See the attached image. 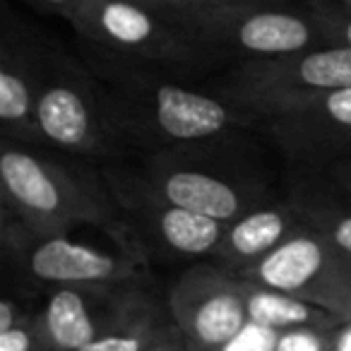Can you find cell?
Wrapping results in <instances>:
<instances>
[{
	"mask_svg": "<svg viewBox=\"0 0 351 351\" xmlns=\"http://www.w3.org/2000/svg\"><path fill=\"white\" fill-rule=\"evenodd\" d=\"M89 68L106 92L118 135L142 154L221 140L258 123L236 99L191 87L178 75L104 63Z\"/></svg>",
	"mask_w": 351,
	"mask_h": 351,
	"instance_id": "1",
	"label": "cell"
},
{
	"mask_svg": "<svg viewBox=\"0 0 351 351\" xmlns=\"http://www.w3.org/2000/svg\"><path fill=\"white\" fill-rule=\"evenodd\" d=\"M0 202L20 215L39 236L70 234L80 226L106 231L121 250L147 260L108 183L94 173L39 152V147L3 140Z\"/></svg>",
	"mask_w": 351,
	"mask_h": 351,
	"instance_id": "2",
	"label": "cell"
},
{
	"mask_svg": "<svg viewBox=\"0 0 351 351\" xmlns=\"http://www.w3.org/2000/svg\"><path fill=\"white\" fill-rule=\"evenodd\" d=\"M226 140L147 152L132 173L161 200L231 224L245 212L272 202V195L267 181L239 152H231Z\"/></svg>",
	"mask_w": 351,
	"mask_h": 351,
	"instance_id": "3",
	"label": "cell"
},
{
	"mask_svg": "<svg viewBox=\"0 0 351 351\" xmlns=\"http://www.w3.org/2000/svg\"><path fill=\"white\" fill-rule=\"evenodd\" d=\"M68 22L92 53V63L181 77L219 60L191 32L135 0H82Z\"/></svg>",
	"mask_w": 351,
	"mask_h": 351,
	"instance_id": "4",
	"label": "cell"
},
{
	"mask_svg": "<svg viewBox=\"0 0 351 351\" xmlns=\"http://www.w3.org/2000/svg\"><path fill=\"white\" fill-rule=\"evenodd\" d=\"M36 125L46 147L70 156L113 161L128 152L94 70L53 39H44Z\"/></svg>",
	"mask_w": 351,
	"mask_h": 351,
	"instance_id": "5",
	"label": "cell"
},
{
	"mask_svg": "<svg viewBox=\"0 0 351 351\" xmlns=\"http://www.w3.org/2000/svg\"><path fill=\"white\" fill-rule=\"evenodd\" d=\"M207 51L241 60L279 58L330 46L308 8L296 10L289 0L279 3H219L210 8L193 32Z\"/></svg>",
	"mask_w": 351,
	"mask_h": 351,
	"instance_id": "6",
	"label": "cell"
},
{
	"mask_svg": "<svg viewBox=\"0 0 351 351\" xmlns=\"http://www.w3.org/2000/svg\"><path fill=\"white\" fill-rule=\"evenodd\" d=\"M287 159L315 169L351 156V87L243 99Z\"/></svg>",
	"mask_w": 351,
	"mask_h": 351,
	"instance_id": "7",
	"label": "cell"
},
{
	"mask_svg": "<svg viewBox=\"0 0 351 351\" xmlns=\"http://www.w3.org/2000/svg\"><path fill=\"white\" fill-rule=\"evenodd\" d=\"M241 279L320 308L341 325L351 322V253L308 224L245 269Z\"/></svg>",
	"mask_w": 351,
	"mask_h": 351,
	"instance_id": "8",
	"label": "cell"
},
{
	"mask_svg": "<svg viewBox=\"0 0 351 351\" xmlns=\"http://www.w3.org/2000/svg\"><path fill=\"white\" fill-rule=\"evenodd\" d=\"M101 176L145 255H161L169 260L215 258L226 231L224 221L161 200L128 169L106 166Z\"/></svg>",
	"mask_w": 351,
	"mask_h": 351,
	"instance_id": "9",
	"label": "cell"
},
{
	"mask_svg": "<svg viewBox=\"0 0 351 351\" xmlns=\"http://www.w3.org/2000/svg\"><path fill=\"white\" fill-rule=\"evenodd\" d=\"M166 311L191 351H226L250 322L245 282L219 265H195L166 293Z\"/></svg>",
	"mask_w": 351,
	"mask_h": 351,
	"instance_id": "10",
	"label": "cell"
},
{
	"mask_svg": "<svg viewBox=\"0 0 351 351\" xmlns=\"http://www.w3.org/2000/svg\"><path fill=\"white\" fill-rule=\"evenodd\" d=\"M351 87L349 46H320L279 58L241 60L219 92L243 101L255 97L335 92Z\"/></svg>",
	"mask_w": 351,
	"mask_h": 351,
	"instance_id": "11",
	"label": "cell"
},
{
	"mask_svg": "<svg viewBox=\"0 0 351 351\" xmlns=\"http://www.w3.org/2000/svg\"><path fill=\"white\" fill-rule=\"evenodd\" d=\"M44 39L5 15L0 27V125L3 140L46 147L36 125Z\"/></svg>",
	"mask_w": 351,
	"mask_h": 351,
	"instance_id": "12",
	"label": "cell"
},
{
	"mask_svg": "<svg viewBox=\"0 0 351 351\" xmlns=\"http://www.w3.org/2000/svg\"><path fill=\"white\" fill-rule=\"evenodd\" d=\"M145 267L137 255L80 243L70 234L41 236L25 263L29 279L49 287H121L137 282Z\"/></svg>",
	"mask_w": 351,
	"mask_h": 351,
	"instance_id": "13",
	"label": "cell"
},
{
	"mask_svg": "<svg viewBox=\"0 0 351 351\" xmlns=\"http://www.w3.org/2000/svg\"><path fill=\"white\" fill-rule=\"evenodd\" d=\"M301 226H306V221L289 200H272L255 207L226 224L221 245L215 253V265L241 277L291 239Z\"/></svg>",
	"mask_w": 351,
	"mask_h": 351,
	"instance_id": "14",
	"label": "cell"
},
{
	"mask_svg": "<svg viewBox=\"0 0 351 351\" xmlns=\"http://www.w3.org/2000/svg\"><path fill=\"white\" fill-rule=\"evenodd\" d=\"M116 291L118 287H51L39 308L46 351H82L94 341Z\"/></svg>",
	"mask_w": 351,
	"mask_h": 351,
	"instance_id": "15",
	"label": "cell"
},
{
	"mask_svg": "<svg viewBox=\"0 0 351 351\" xmlns=\"http://www.w3.org/2000/svg\"><path fill=\"white\" fill-rule=\"evenodd\" d=\"M169 320V311L137 282L118 287L99 335L82 351H145Z\"/></svg>",
	"mask_w": 351,
	"mask_h": 351,
	"instance_id": "16",
	"label": "cell"
},
{
	"mask_svg": "<svg viewBox=\"0 0 351 351\" xmlns=\"http://www.w3.org/2000/svg\"><path fill=\"white\" fill-rule=\"evenodd\" d=\"M287 200L313 231L322 234L337 248L351 253V197L335 186L320 188L313 186L308 178H301L291 186Z\"/></svg>",
	"mask_w": 351,
	"mask_h": 351,
	"instance_id": "17",
	"label": "cell"
},
{
	"mask_svg": "<svg viewBox=\"0 0 351 351\" xmlns=\"http://www.w3.org/2000/svg\"><path fill=\"white\" fill-rule=\"evenodd\" d=\"M245 296H248L250 325L269 327L274 335L284 330H296V327H315V330H339L341 327V322L330 313L308 306L298 298L272 291V289L258 287L253 282H245Z\"/></svg>",
	"mask_w": 351,
	"mask_h": 351,
	"instance_id": "18",
	"label": "cell"
},
{
	"mask_svg": "<svg viewBox=\"0 0 351 351\" xmlns=\"http://www.w3.org/2000/svg\"><path fill=\"white\" fill-rule=\"evenodd\" d=\"M0 351H46L41 311L25 306L12 293L0 301Z\"/></svg>",
	"mask_w": 351,
	"mask_h": 351,
	"instance_id": "19",
	"label": "cell"
},
{
	"mask_svg": "<svg viewBox=\"0 0 351 351\" xmlns=\"http://www.w3.org/2000/svg\"><path fill=\"white\" fill-rule=\"evenodd\" d=\"M39 239L41 236L20 215H15L10 207L0 202V250H3L5 263H17L25 267L27 255Z\"/></svg>",
	"mask_w": 351,
	"mask_h": 351,
	"instance_id": "20",
	"label": "cell"
},
{
	"mask_svg": "<svg viewBox=\"0 0 351 351\" xmlns=\"http://www.w3.org/2000/svg\"><path fill=\"white\" fill-rule=\"evenodd\" d=\"M306 8L330 44L349 46L351 49V5L349 3H344V0H308Z\"/></svg>",
	"mask_w": 351,
	"mask_h": 351,
	"instance_id": "21",
	"label": "cell"
},
{
	"mask_svg": "<svg viewBox=\"0 0 351 351\" xmlns=\"http://www.w3.org/2000/svg\"><path fill=\"white\" fill-rule=\"evenodd\" d=\"M135 3L169 20L171 25L191 32V34L195 32V25L207 10L219 5V0H135Z\"/></svg>",
	"mask_w": 351,
	"mask_h": 351,
	"instance_id": "22",
	"label": "cell"
},
{
	"mask_svg": "<svg viewBox=\"0 0 351 351\" xmlns=\"http://www.w3.org/2000/svg\"><path fill=\"white\" fill-rule=\"evenodd\" d=\"M337 330H315V327H296V330L277 332L269 351H335Z\"/></svg>",
	"mask_w": 351,
	"mask_h": 351,
	"instance_id": "23",
	"label": "cell"
},
{
	"mask_svg": "<svg viewBox=\"0 0 351 351\" xmlns=\"http://www.w3.org/2000/svg\"><path fill=\"white\" fill-rule=\"evenodd\" d=\"M145 351H191L186 344V339L181 337V332L176 330V325L171 322V317L164 322V327H161L159 332H156V337L149 341V346H147Z\"/></svg>",
	"mask_w": 351,
	"mask_h": 351,
	"instance_id": "24",
	"label": "cell"
},
{
	"mask_svg": "<svg viewBox=\"0 0 351 351\" xmlns=\"http://www.w3.org/2000/svg\"><path fill=\"white\" fill-rule=\"evenodd\" d=\"M22 3L39 12L60 15V17H65V20H70V17L75 15V10L82 5V0H22Z\"/></svg>",
	"mask_w": 351,
	"mask_h": 351,
	"instance_id": "25",
	"label": "cell"
},
{
	"mask_svg": "<svg viewBox=\"0 0 351 351\" xmlns=\"http://www.w3.org/2000/svg\"><path fill=\"white\" fill-rule=\"evenodd\" d=\"M327 176H330V183L337 191H341L346 197H351V159L332 161L327 166Z\"/></svg>",
	"mask_w": 351,
	"mask_h": 351,
	"instance_id": "26",
	"label": "cell"
},
{
	"mask_svg": "<svg viewBox=\"0 0 351 351\" xmlns=\"http://www.w3.org/2000/svg\"><path fill=\"white\" fill-rule=\"evenodd\" d=\"M219 3H279V0H219Z\"/></svg>",
	"mask_w": 351,
	"mask_h": 351,
	"instance_id": "27",
	"label": "cell"
},
{
	"mask_svg": "<svg viewBox=\"0 0 351 351\" xmlns=\"http://www.w3.org/2000/svg\"><path fill=\"white\" fill-rule=\"evenodd\" d=\"M344 3H349V5H351V0H344Z\"/></svg>",
	"mask_w": 351,
	"mask_h": 351,
	"instance_id": "28",
	"label": "cell"
}]
</instances>
